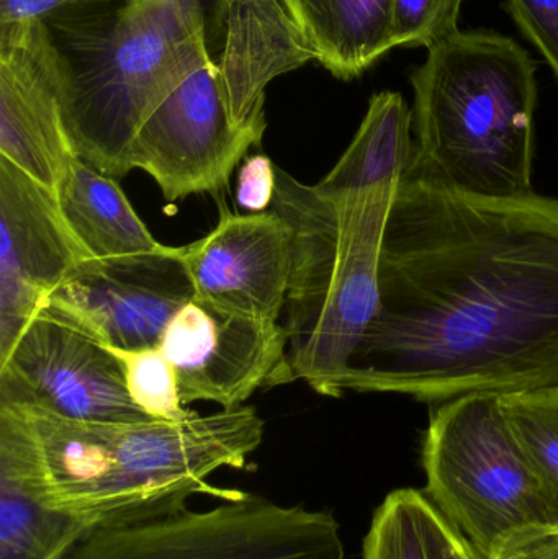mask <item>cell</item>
I'll return each instance as SVG.
<instances>
[{
  "label": "cell",
  "mask_w": 558,
  "mask_h": 559,
  "mask_svg": "<svg viewBox=\"0 0 558 559\" xmlns=\"http://www.w3.org/2000/svg\"><path fill=\"white\" fill-rule=\"evenodd\" d=\"M39 445L25 409L0 404V559H66L92 532L36 488Z\"/></svg>",
  "instance_id": "9a60e30c"
},
{
  "label": "cell",
  "mask_w": 558,
  "mask_h": 559,
  "mask_svg": "<svg viewBox=\"0 0 558 559\" xmlns=\"http://www.w3.org/2000/svg\"><path fill=\"white\" fill-rule=\"evenodd\" d=\"M0 404L92 423L156 420L131 400L117 355L46 306L0 364Z\"/></svg>",
  "instance_id": "9c48e42d"
},
{
  "label": "cell",
  "mask_w": 558,
  "mask_h": 559,
  "mask_svg": "<svg viewBox=\"0 0 558 559\" xmlns=\"http://www.w3.org/2000/svg\"><path fill=\"white\" fill-rule=\"evenodd\" d=\"M66 559H346L328 511L285 508L249 495L210 511L100 528Z\"/></svg>",
  "instance_id": "52a82bcc"
},
{
  "label": "cell",
  "mask_w": 558,
  "mask_h": 559,
  "mask_svg": "<svg viewBox=\"0 0 558 559\" xmlns=\"http://www.w3.org/2000/svg\"><path fill=\"white\" fill-rule=\"evenodd\" d=\"M0 157L51 192L79 157L55 52L39 19L0 23Z\"/></svg>",
  "instance_id": "4fadbf2b"
},
{
  "label": "cell",
  "mask_w": 558,
  "mask_h": 559,
  "mask_svg": "<svg viewBox=\"0 0 558 559\" xmlns=\"http://www.w3.org/2000/svg\"><path fill=\"white\" fill-rule=\"evenodd\" d=\"M508 10L558 79V0H508Z\"/></svg>",
  "instance_id": "cb8c5ba5"
},
{
  "label": "cell",
  "mask_w": 558,
  "mask_h": 559,
  "mask_svg": "<svg viewBox=\"0 0 558 559\" xmlns=\"http://www.w3.org/2000/svg\"><path fill=\"white\" fill-rule=\"evenodd\" d=\"M20 407L38 439L43 502L91 532L179 514L197 495L246 498L206 478L216 469L248 468L264 439V420L249 406L179 423H92Z\"/></svg>",
  "instance_id": "7a4b0ae2"
},
{
  "label": "cell",
  "mask_w": 558,
  "mask_h": 559,
  "mask_svg": "<svg viewBox=\"0 0 558 559\" xmlns=\"http://www.w3.org/2000/svg\"><path fill=\"white\" fill-rule=\"evenodd\" d=\"M159 348L176 371L186 406L209 401L236 409L261 388L292 383L284 325L197 298L174 316Z\"/></svg>",
  "instance_id": "8fae6325"
},
{
  "label": "cell",
  "mask_w": 558,
  "mask_h": 559,
  "mask_svg": "<svg viewBox=\"0 0 558 559\" xmlns=\"http://www.w3.org/2000/svg\"><path fill=\"white\" fill-rule=\"evenodd\" d=\"M55 192L0 157V364L82 262Z\"/></svg>",
  "instance_id": "7c38bea8"
},
{
  "label": "cell",
  "mask_w": 558,
  "mask_h": 559,
  "mask_svg": "<svg viewBox=\"0 0 558 559\" xmlns=\"http://www.w3.org/2000/svg\"><path fill=\"white\" fill-rule=\"evenodd\" d=\"M62 218L91 259L163 251L117 179L75 157L55 190Z\"/></svg>",
  "instance_id": "e0dca14e"
},
{
  "label": "cell",
  "mask_w": 558,
  "mask_h": 559,
  "mask_svg": "<svg viewBox=\"0 0 558 559\" xmlns=\"http://www.w3.org/2000/svg\"><path fill=\"white\" fill-rule=\"evenodd\" d=\"M195 298L259 321L278 322L292 271V229L275 212H222L205 238L180 248Z\"/></svg>",
  "instance_id": "5bb4252c"
},
{
  "label": "cell",
  "mask_w": 558,
  "mask_h": 559,
  "mask_svg": "<svg viewBox=\"0 0 558 559\" xmlns=\"http://www.w3.org/2000/svg\"><path fill=\"white\" fill-rule=\"evenodd\" d=\"M363 559H485L425 491L396 489L377 508Z\"/></svg>",
  "instance_id": "d6986e66"
},
{
  "label": "cell",
  "mask_w": 558,
  "mask_h": 559,
  "mask_svg": "<svg viewBox=\"0 0 558 559\" xmlns=\"http://www.w3.org/2000/svg\"><path fill=\"white\" fill-rule=\"evenodd\" d=\"M425 495L485 559L508 535L557 524L504 416L501 394L439 404L423 440Z\"/></svg>",
  "instance_id": "8992f818"
},
{
  "label": "cell",
  "mask_w": 558,
  "mask_h": 559,
  "mask_svg": "<svg viewBox=\"0 0 558 559\" xmlns=\"http://www.w3.org/2000/svg\"><path fill=\"white\" fill-rule=\"evenodd\" d=\"M298 35L333 78L353 81L395 45V0H281Z\"/></svg>",
  "instance_id": "2e32d148"
},
{
  "label": "cell",
  "mask_w": 558,
  "mask_h": 559,
  "mask_svg": "<svg viewBox=\"0 0 558 559\" xmlns=\"http://www.w3.org/2000/svg\"><path fill=\"white\" fill-rule=\"evenodd\" d=\"M193 298L180 248L166 246L146 254L88 259L45 306L108 347L140 350L159 347L174 316Z\"/></svg>",
  "instance_id": "30bf717a"
},
{
  "label": "cell",
  "mask_w": 558,
  "mask_h": 559,
  "mask_svg": "<svg viewBox=\"0 0 558 559\" xmlns=\"http://www.w3.org/2000/svg\"><path fill=\"white\" fill-rule=\"evenodd\" d=\"M413 114L399 92L372 95L366 117L336 166L317 186L343 193L402 182L415 156Z\"/></svg>",
  "instance_id": "ac0fdd59"
},
{
  "label": "cell",
  "mask_w": 558,
  "mask_h": 559,
  "mask_svg": "<svg viewBox=\"0 0 558 559\" xmlns=\"http://www.w3.org/2000/svg\"><path fill=\"white\" fill-rule=\"evenodd\" d=\"M344 390L446 403L558 388V200L402 180Z\"/></svg>",
  "instance_id": "6da1fadb"
},
{
  "label": "cell",
  "mask_w": 558,
  "mask_h": 559,
  "mask_svg": "<svg viewBox=\"0 0 558 559\" xmlns=\"http://www.w3.org/2000/svg\"><path fill=\"white\" fill-rule=\"evenodd\" d=\"M487 559H558V524L533 525L514 532Z\"/></svg>",
  "instance_id": "484cf974"
},
{
  "label": "cell",
  "mask_w": 558,
  "mask_h": 559,
  "mask_svg": "<svg viewBox=\"0 0 558 559\" xmlns=\"http://www.w3.org/2000/svg\"><path fill=\"white\" fill-rule=\"evenodd\" d=\"M275 167L264 154L248 157L238 174L236 202L249 213L268 212L274 203Z\"/></svg>",
  "instance_id": "d4e9b609"
},
{
  "label": "cell",
  "mask_w": 558,
  "mask_h": 559,
  "mask_svg": "<svg viewBox=\"0 0 558 559\" xmlns=\"http://www.w3.org/2000/svg\"><path fill=\"white\" fill-rule=\"evenodd\" d=\"M399 186L331 193L275 167L272 212L292 229L288 371L323 396H343L347 364L379 312L380 255Z\"/></svg>",
  "instance_id": "5b68a950"
},
{
  "label": "cell",
  "mask_w": 558,
  "mask_h": 559,
  "mask_svg": "<svg viewBox=\"0 0 558 559\" xmlns=\"http://www.w3.org/2000/svg\"><path fill=\"white\" fill-rule=\"evenodd\" d=\"M537 66L510 36L455 32L412 74L415 156L403 180L465 195L533 193Z\"/></svg>",
  "instance_id": "277c9868"
},
{
  "label": "cell",
  "mask_w": 558,
  "mask_h": 559,
  "mask_svg": "<svg viewBox=\"0 0 558 559\" xmlns=\"http://www.w3.org/2000/svg\"><path fill=\"white\" fill-rule=\"evenodd\" d=\"M75 153L123 179L141 124L212 55L203 0H84L39 19Z\"/></svg>",
  "instance_id": "3957f363"
},
{
  "label": "cell",
  "mask_w": 558,
  "mask_h": 559,
  "mask_svg": "<svg viewBox=\"0 0 558 559\" xmlns=\"http://www.w3.org/2000/svg\"><path fill=\"white\" fill-rule=\"evenodd\" d=\"M265 121L238 123L212 55L199 62L146 118L128 154L167 202L225 192L236 166L261 146Z\"/></svg>",
  "instance_id": "ba28073f"
},
{
  "label": "cell",
  "mask_w": 558,
  "mask_h": 559,
  "mask_svg": "<svg viewBox=\"0 0 558 559\" xmlns=\"http://www.w3.org/2000/svg\"><path fill=\"white\" fill-rule=\"evenodd\" d=\"M464 0H395L396 48H431L459 32Z\"/></svg>",
  "instance_id": "603a6c76"
},
{
  "label": "cell",
  "mask_w": 558,
  "mask_h": 559,
  "mask_svg": "<svg viewBox=\"0 0 558 559\" xmlns=\"http://www.w3.org/2000/svg\"><path fill=\"white\" fill-rule=\"evenodd\" d=\"M501 404L558 524V388L504 394Z\"/></svg>",
  "instance_id": "ffe728a7"
},
{
  "label": "cell",
  "mask_w": 558,
  "mask_h": 559,
  "mask_svg": "<svg viewBox=\"0 0 558 559\" xmlns=\"http://www.w3.org/2000/svg\"><path fill=\"white\" fill-rule=\"evenodd\" d=\"M219 20L229 45H272L297 33L281 0H219Z\"/></svg>",
  "instance_id": "7402d4cb"
},
{
  "label": "cell",
  "mask_w": 558,
  "mask_h": 559,
  "mask_svg": "<svg viewBox=\"0 0 558 559\" xmlns=\"http://www.w3.org/2000/svg\"><path fill=\"white\" fill-rule=\"evenodd\" d=\"M74 2L84 0H0V23L41 19L46 13Z\"/></svg>",
  "instance_id": "4316f807"
},
{
  "label": "cell",
  "mask_w": 558,
  "mask_h": 559,
  "mask_svg": "<svg viewBox=\"0 0 558 559\" xmlns=\"http://www.w3.org/2000/svg\"><path fill=\"white\" fill-rule=\"evenodd\" d=\"M108 348L120 360L128 394L147 416L169 423H179L193 416L180 400L176 371L159 347L140 350Z\"/></svg>",
  "instance_id": "44dd1931"
}]
</instances>
